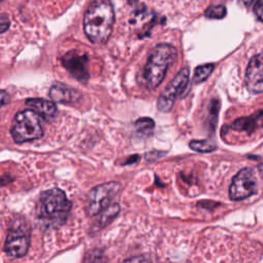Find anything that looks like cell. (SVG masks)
Masks as SVG:
<instances>
[{
  "instance_id": "cell-17",
  "label": "cell",
  "mask_w": 263,
  "mask_h": 263,
  "mask_svg": "<svg viewBox=\"0 0 263 263\" xmlns=\"http://www.w3.org/2000/svg\"><path fill=\"white\" fill-rule=\"evenodd\" d=\"M154 125H155L154 121L148 117L140 118L135 122V127H136L137 132L140 134H144V135H149L152 132V129L154 128Z\"/></svg>"
},
{
  "instance_id": "cell-6",
  "label": "cell",
  "mask_w": 263,
  "mask_h": 263,
  "mask_svg": "<svg viewBox=\"0 0 263 263\" xmlns=\"http://www.w3.org/2000/svg\"><path fill=\"white\" fill-rule=\"evenodd\" d=\"M31 232L26 222H14L4 243V252L10 258L24 257L30 247Z\"/></svg>"
},
{
  "instance_id": "cell-18",
  "label": "cell",
  "mask_w": 263,
  "mask_h": 263,
  "mask_svg": "<svg viewBox=\"0 0 263 263\" xmlns=\"http://www.w3.org/2000/svg\"><path fill=\"white\" fill-rule=\"evenodd\" d=\"M204 14L210 18H223L226 15V8L223 5H212L206 8Z\"/></svg>"
},
{
  "instance_id": "cell-16",
  "label": "cell",
  "mask_w": 263,
  "mask_h": 263,
  "mask_svg": "<svg viewBox=\"0 0 263 263\" xmlns=\"http://www.w3.org/2000/svg\"><path fill=\"white\" fill-rule=\"evenodd\" d=\"M189 147L200 153H208V152H213L217 149V146L210 142L209 140H192L189 143Z\"/></svg>"
},
{
  "instance_id": "cell-24",
  "label": "cell",
  "mask_w": 263,
  "mask_h": 263,
  "mask_svg": "<svg viewBox=\"0 0 263 263\" xmlns=\"http://www.w3.org/2000/svg\"><path fill=\"white\" fill-rule=\"evenodd\" d=\"M129 1H132V0H129Z\"/></svg>"
},
{
  "instance_id": "cell-8",
  "label": "cell",
  "mask_w": 263,
  "mask_h": 263,
  "mask_svg": "<svg viewBox=\"0 0 263 263\" xmlns=\"http://www.w3.org/2000/svg\"><path fill=\"white\" fill-rule=\"evenodd\" d=\"M257 190V181L253 171L249 167L240 170L233 178L229 187V197L238 201L253 195Z\"/></svg>"
},
{
  "instance_id": "cell-11",
  "label": "cell",
  "mask_w": 263,
  "mask_h": 263,
  "mask_svg": "<svg viewBox=\"0 0 263 263\" xmlns=\"http://www.w3.org/2000/svg\"><path fill=\"white\" fill-rule=\"evenodd\" d=\"M49 96L54 102L64 104L74 103L80 98V93L77 91V89L71 88L70 86L60 82L51 86L49 90Z\"/></svg>"
},
{
  "instance_id": "cell-19",
  "label": "cell",
  "mask_w": 263,
  "mask_h": 263,
  "mask_svg": "<svg viewBox=\"0 0 263 263\" xmlns=\"http://www.w3.org/2000/svg\"><path fill=\"white\" fill-rule=\"evenodd\" d=\"M254 12H255L257 18H258L259 21L263 22V3H261V2L258 1V2L255 4Z\"/></svg>"
},
{
  "instance_id": "cell-10",
  "label": "cell",
  "mask_w": 263,
  "mask_h": 263,
  "mask_svg": "<svg viewBox=\"0 0 263 263\" xmlns=\"http://www.w3.org/2000/svg\"><path fill=\"white\" fill-rule=\"evenodd\" d=\"M63 66L79 81H87L89 74L87 71V57L77 51H69L62 58Z\"/></svg>"
},
{
  "instance_id": "cell-9",
  "label": "cell",
  "mask_w": 263,
  "mask_h": 263,
  "mask_svg": "<svg viewBox=\"0 0 263 263\" xmlns=\"http://www.w3.org/2000/svg\"><path fill=\"white\" fill-rule=\"evenodd\" d=\"M245 83L250 92H263V52L250 60L246 70Z\"/></svg>"
},
{
  "instance_id": "cell-4",
  "label": "cell",
  "mask_w": 263,
  "mask_h": 263,
  "mask_svg": "<svg viewBox=\"0 0 263 263\" xmlns=\"http://www.w3.org/2000/svg\"><path fill=\"white\" fill-rule=\"evenodd\" d=\"M42 117L32 109H27L15 114L11 136L15 143L31 142L43 136Z\"/></svg>"
},
{
  "instance_id": "cell-3",
  "label": "cell",
  "mask_w": 263,
  "mask_h": 263,
  "mask_svg": "<svg viewBox=\"0 0 263 263\" xmlns=\"http://www.w3.org/2000/svg\"><path fill=\"white\" fill-rule=\"evenodd\" d=\"M177 58V49L168 43L156 45L144 67V79L149 88H156L165 77L166 71Z\"/></svg>"
},
{
  "instance_id": "cell-20",
  "label": "cell",
  "mask_w": 263,
  "mask_h": 263,
  "mask_svg": "<svg viewBox=\"0 0 263 263\" xmlns=\"http://www.w3.org/2000/svg\"><path fill=\"white\" fill-rule=\"evenodd\" d=\"M9 28V20L5 15H0V33L5 32Z\"/></svg>"
},
{
  "instance_id": "cell-14",
  "label": "cell",
  "mask_w": 263,
  "mask_h": 263,
  "mask_svg": "<svg viewBox=\"0 0 263 263\" xmlns=\"http://www.w3.org/2000/svg\"><path fill=\"white\" fill-rule=\"evenodd\" d=\"M120 211V206L117 202L114 203H110L107 208H105L100 214V218L97 221V227L98 229H102L104 227H106L107 225H109L118 215Z\"/></svg>"
},
{
  "instance_id": "cell-12",
  "label": "cell",
  "mask_w": 263,
  "mask_h": 263,
  "mask_svg": "<svg viewBox=\"0 0 263 263\" xmlns=\"http://www.w3.org/2000/svg\"><path fill=\"white\" fill-rule=\"evenodd\" d=\"M229 127L234 130L247 132L248 134H251L257 128L263 127V111L251 116L240 117L233 121Z\"/></svg>"
},
{
  "instance_id": "cell-5",
  "label": "cell",
  "mask_w": 263,
  "mask_h": 263,
  "mask_svg": "<svg viewBox=\"0 0 263 263\" xmlns=\"http://www.w3.org/2000/svg\"><path fill=\"white\" fill-rule=\"evenodd\" d=\"M120 189L121 184L117 181L103 183L93 187L86 196V214L90 217L99 215L111 203V200L118 194Z\"/></svg>"
},
{
  "instance_id": "cell-22",
  "label": "cell",
  "mask_w": 263,
  "mask_h": 263,
  "mask_svg": "<svg viewBox=\"0 0 263 263\" xmlns=\"http://www.w3.org/2000/svg\"><path fill=\"white\" fill-rule=\"evenodd\" d=\"M255 1H256V0H238V2H239L241 5L246 6V7L251 6Z\"/></svg>"
},
{
  "instance_id": "cell-2",
  "label": "cell",
  "mask_w": 263,
  "mask_h": 263,
  "mask_svg": "<svg viewBox=\"0 0 263 263\" xmlns=\"http://www.w3.org/2000/svg\"><path fill=\"white\" fill-rule=\"evenodd\" d=\"M72 203L63 190L59 188L45 190L39 197L38 218L47 226L57 227L66 221Z\"/></svg>"
},
{
  "instance_id": "cell-23",
  "label": "cell",
  "mask_w": 263,
  "mask_h": 263,
  "mask_svg": "<svg viewBox=\"0 0 263 263\" xmlns=\"http://www.w3.org/2000/svg\"><path fill=\"white\" fill-rule=\"evenodd\" d=\"M258 171H259V173H260L261 177L263 178V163H261V164H259V165H258Z\"/></svg>"
},
{
  "instance_id": "cell-7",
  "label": "cell",
  "mask_w": 263,
  "mask_h": 263,
  "mask_svg": "<svg viewBox=\"0 0 263 263\" xmlns=\"http://www.w3.org/2000/svg\"><path fill=\"white\" fill-rule=\"evenodd\" d=\"M189 69L182 68L179 73L173 78L164 90L160 93L157 100V108L161 112H168L172 110L177 98L183 95L189 82Z\"/></svg>"
},
{
  "instance_id": "cell-15",
  "label": "cell",
  "mask_w": 263,
  "mask_h": 263,
  "mask_svg": "<svg viewBox=\"0 0 263 263\" xmlns=\"http://www.w3.org/2000/svg\"><path fill=\"white\" fill-rule=\"evenodd\" d=\"M214 69H215L214 64H204L196 67L193 74V82L199 83L204 81L211 75Z\"/></svg>"
},
{
  "instance_id": "cell-13",
  "label": "cell",
  "mask_w": 263,
  "mask_h": 263,
  "mask_svg": "<svg viewBox=\"0 0 263 263\" xmlns=\"http://www.w3.org/2000/svg\"><path fill=\"white\" fill-rule=\"evenodd\" d=\"M26 105L34 110L36 113H38L42 118L49 119L54 116L57 112L55 104L52 101L34 98V99H28L26 101Z\"/></svg>"
},
{
  "instance_id": "cell-21",
  "label": "cell",
  "mask_w": 263,
  "mask_h": 263,
  "mask_svg": "<svg viewBox=\"0 0 263 263\" xmlns=\"http://www.w3.org/2000/svg\"><path fill=\"white\" fill-rule=\"evenodd\" d=\"M9 93L5 90L0 89V107L6 105L9 102Z\"/></svg>"
},
{
  "instance_id": "cell-1",
  "label": "cell",
  "mask_w": 263,
  "mask_h": 263,
  "mask_svg": "<svg viewBox=\"0 0 263 263\" xmlns=\"http://www.w3.org/2000/svg\"><path fill=\"white\" fill-rule=\"evenodd\" d=\"M113 24L114 10L111 1L92 0L83 18L86 37L95 44H103L109 39Z\"/></svg>"
}]
</instances>
